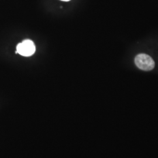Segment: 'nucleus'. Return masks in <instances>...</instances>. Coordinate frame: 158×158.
<instances>
[{"mask_svg":"<svg viewBox=\"0 0 158 158\" xmlns=\"http://www.w3.org/2000/svg\"><path fill=\"white\" fill-rule=\"evenodd\" d=\"M61 1H69L70 0H61Z\"/></svg>","mask_w":158,"mask_h":158,"instance_id":"7ed1b4c3","label":"nucleus"},{"mask_svg":"<svg viewBox=\"0 0 158 158\" xmlns=\"http://www.w3.org/2000/svg\"><path fill=\"white\" fill-rule=\"evenodd\" d=\"M36 51V47L31 40H24L17 46L16 53L23 56L29 57L33 55Z\"/></svg>","mask_w":158,"mask_h":158,"instance_id":"f03ea898","label":"nucleus"},{"mask_svg":"<svg viewBox=\"0 0 158 158\" xmlns=\"http://www.w3.org/2000/svg\"><path fill=\"white\" fill-rule=\"evenodd\" d=\"M136 66L144 71H150L155 68V62L152 58L147 54H139L135 58Z\"/></svg>","mask_w":158,"mask_h":158,"instance_id":"f257e3e1","label":"nucleus"}]
</instances>
